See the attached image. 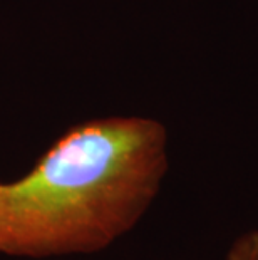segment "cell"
Listing matches in <instances>:
<instances>
[{
    "label": "cell",
    "mask_w": 258,
    "mask_h": 260,
    "mask_svg": "<svg viewBox=\"0 0 258 260\" xmlns=\"http://www.w3.org/2000/svg\"><path fill=\"white\" fill-rule=\"evenodd\" d=\"M168 131L142 116L72 126L22 178L0 183V253L91 255L138 225L168 173Z\"/></svg>",
    "instance_id": "cell-1"
},
{
    "label": "cell",
    "mask_w": 258,
    "mask_h": 260,
    "mask_svg": "<svg viewBox=\"0 0 258 260\" xmlns=\"http://www.w3.org/2000/svg\"><path fill=\"white\" fill-rule=\"evenodd\" d=\"M225 260H258V229L241 232L230 243Z\"/></svg>",
    "instance_id": "cell-2"
}]
</instances>
